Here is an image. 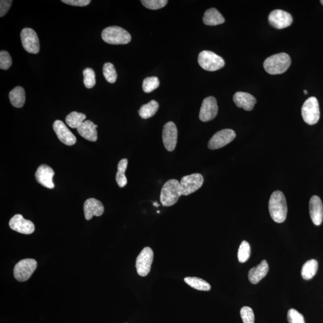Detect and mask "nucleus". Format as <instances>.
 Here are the masks:
<instances>
[{
  "instance_id": "f257e3e1",
  "label": "nucleus",
  "mask_w": 323,
  "mask_h": 323,
  "mask_svg": "<svg viewBox=\"0 0 323 323\" xmlns=\"http://www.w3.org/2000/svg\"><path fill=\"white\" fill-rule=\"evenodd\" d=\"M269 211L272 220L278 224H281L286 219L287 202L281 191H275L272 194L269 202Z\"/></svg>"
},
{
  "instance_id": "f03ea898",
  "label": "nucleus",
  "mask_w": 323,
  "mask_h": 323,
  "mask_svg": "<svg viewBox=\"0 0 323 323\" xmlns=\"http://www.w3.org/2000/svg\"><path fill=\"white\" fill-rule=\"evenodd\" d=\"M291 59L287 53H281L269 56L263 63V67L268 73L272 75L285 73L290 67Z\"/></svg>"
},
{
  "instance_id": "7ed1b4c3",
  "label": "nucleus",
  "mask_w": 323,
  "mask_h": 323,
  "mask_svg": "<svg viewBox=\"0 0 323 323\" xmlns=\"http://www.w3.org/2000/svg\"><path fill=\"white\" fill-rule=\"evenodd\" d=\"M182 195L180 182L171 179L163 186L161 192V202L163 206H171L176 203Z\"/></svg>"
},
{
  "instance_id": "20e7f679",
  "label": "nucleus",
  "mask_w": 323,
  "mask_h": 323,
  "mask_svg": "<svg viewBox=\"0 0 323 323\" xmlns=\"http://www.w3.org/2000/svg\"><path fill=\"white\" fill-rule=\"evenodd\" d=\"M101 37L105 43L111 45H127L131 40V34L124 28L118 26L105 28Z\"/></svg>"
},
{
  "instance_id": "39448f33",
  "label": "nucleus",
  "mask_w": 323,
  "mask_h": 323,
  "mask_svg": "<svg viewBox=\"0 0 323 323\" xmlns=\"http://www.w3.org/2000/svg\"><path fill=\"white\" fill-rule=\"evenodd\" d=\"M198 63L203 70L214 71L220 70L225 64L224 59L215 53L203 51L198 56Z\"/></svg>"
},
{
  "instance_id": "423d86ee",
  "label": "nucleus",
  "mask_w": 323,
  "mask_h": 323,
  "mask_svg": "<svg viewBox=\"0 0 323 323\" xmlns=\"http://www.w3.org/2000/svg\"><path fill=\"white\" fill-rule=\"evenodd\" d=\"M302 116L303 121L309 125H315L319 121L320 112L317 99L310 97L304 102L302 108Z\"/></svg>"
},
{
  "instance_id": "0eeeda50",
  "label": "nucleus",
  "mask_w": 323,
  "mask_h": 323,
  "mask_svg": "<svg viewBox=\"0 0 323 323\" xmlns=\"http://www.w3.org/2000/svg\"><path fill=\"white\" fill-rule=\"evenodd\" d=\"M36 260L33 259H26L16 264L14 274L16 280L24 282L28 280L37 268Z\"/></svg>"
},
{
  "instance_id": "6e6552de",
  "label": "nucleus",
  "mask_w": 323,
  "mask_h": 323,
  "mask_svg": "<svg viewBox=\"0 0 323 323\" xmlns=\"http://www.w3.org/2000/svg\"><path fill=\"white\" fill-rule=\"evenodd\" d=\"M154 253L151 248L145 247L138 256L136 260V269L138 274L146 277L151 270Z\"/></svg>"
},
{
  "instance_id": "1a4fd4ad",
  "label": "nucleus",
  "mask_w": 323,
  "mask_h": 323,
  "mask_svg": "<svg viewBox=\"0 0 323 323\" xmlns=\"http://www.w3.org/2000/svg\"><path fill=\"white\" fill-rule=\"evenodd\" d=\"M21 38L24 48L27 52L37 54L40 51V42L36 31L31 28H24L21 31Z\"/></svg>"
},
{
  "instance_id": "9d476101",
  "label": "nucleus",
  "mask_w": 323,
  "mask_h": 323,
  "mask_svg": "<svg viewBox=\"0 0 323 323\" xmlns=\"http://www.w3.org/2000/svg\"><path fill=\"white\" fill-rule=\"evenodd\" d=\"M203 183L201 174L195 173L183 177L180 181L182 195L187 196L195 192L202 187Z\"/></svg>"
},
{
  "instance_id": "9b49d317",
  "label": "nucleus",
  "mask_w": 323,
  "mask_h": 323,
  "mask_svg": "<svg viewBox=\"0 0 323 323\" xmlns=\"http://www.w3.org/2000/svg\"><path fill=\"white\" fill-rule=\"evenodd\" d=\"M236 134L231 129H225L218 132L209 141L208 147L209 149L216 150L228 145L235 139Z\"/></svg>"
},
{
  "instance_id": "f8f14e48",
  "label": "nucleus",
  "mask_w": 323,
  "mask_h": 323,
  "mask_svg": "<svg viewBox=\"0 0 323 323\" xmlns=\"http://www.w3.org/2000/svg\"><path fill=\"white\" fill-rule=\"evenodd\" d=\"M178 131L176 125L172 122H169L163 128L162 140L165 148L168 152L174 151L177 143Z\"/></svg>"
},
{
  "instance_id": "ddd939ff",
  "label": "nucleus",
  "mask_w": 323,
  "mask_h": 323,
  "mask_svg": "<svg viewBox=\"0 0 323 323\" xmlns=\"http://www.w3.org/2000/svg\"><path fill=\"white\" fill-rule=\"evenodd\" d=\"M217 100L213 96L207 97L203 99L199 112V119L206 122L214 119L218 114Z\"/></svg>"
},
{
  "instance_id": "4468645a",
  "label": "nucleus",
  "mask_w": 323,
  "mask_h": 323,
  "mask_svg": "<svg viewBox=\"0 0 323 323\" xmlns=\"http://www.w3.org/2000/svg\"><path fill=\"white\" fill-rule=\"evenodd\" d=\"M9 227L17 233L30 235L35 231V226L30 221L25 219L21 214H16L9 222Z\"/></svg>"
},
{
  "instance_id": "2eb2a0df",
  "label": "nucleus",
  "mask_w": 323,
  "mask_h": 323,
  "mask_svg": "<svg viewBox=\"0 0 323 323\" xmlns=\"http://www.w3.org/2000/svg\"><path fill=\"white\" fill-rule=\"evenodd\" d=\"M268 20L272 27L280 30L289 27L293 23L291 15L282 10L271 12L269 15Z\"/></svg>"
},
{
  "instance_id": "dca6fc26",
  "label": "nucleus",
  "mask_w": 323,
  "mask_h": 323,
  "mask_svg": "<svg viewBox=\"0 0 323 323\" xmlns=\"http://www.w3.org/2000/svg\"><path fill=\"white\" fill-rule=\"evenodd\" d=\"M54 130L58 139L67 146H73L76 143V138L71 133L63 122L59 120L55 121L53 125Z\"/></svg>"
},
{
  "instance_id": "f3484780",
  "label": "nucleus",
  "mask_w": 323,
  "mask_h": 323,
  "mask_svg": "<svg viewBox=\"0 0 323 323\" xmlns=\"http://www.w3.org/2000/svg\"><path fill=\"white\" fill-rule=\"evenodd\" d=\"M55 172L51 167L47 165H42L37 169L36 172V180L39 184L48 189H53L55 187L53 183V177Z\"/></svg>"
},
{
  "instance_id": "a211bd4d",
  "label": "nucleus",
  "mask_w": 323,
  "mask_h": 323,
  "mask_svg": "<svg viewBox=\"0 0 323 323\" xmlns=\"http://www.w3.org/2000/svg\"><path fill=\"white\" fill-rule=\"evenodd\" d=\"M84 217L87 221H90L93 216H101L104 211V207L101 201L95 198L87 199L84 203Z\"/></svg>"
},
{
  "instance_id": "6ab92c4d",
  "label": "nucleus",
  "mask_w": 323,
  "mask_h": 323,
  "mask_svg": "<svg viewBox=\"0 0 323 323\" xmlns=\"http://www.w3.org/2000/svg\"><path fill=\"white\" fill-rule=\"evenodd\" d=\"M309 213L313 224L319 226L323 220V206L318 196H313L309 201Z\"/></svg>"
},
{
  "instance_id": "aec40b11",
  "label": "nucleus",
  "mask_w": 323,
  "mask_h": 323,
  "mask_svg": "<svg viewBox=\"0 0 323 323\" xmlns=\"http://www.w3.org/2000/svg\"><path fill=\"white\" fill-rule=\"evenodd\" d=\"M233 99L238 107L242 108L246 111H252L256 103L255 97L246 92L235 93Z\"/></svg>"
},
{
  "instance_id": "412c9836",
  "label": "nucleus",
  "mask_w": 323,
  "mask_h": 323,
  "mask_svg": "<svg viewBox=\"0 0 323 323\" xmlns=\"http://www.w3.org/2000/svg\"><path fill=\"white\" fill-rule=\"evenodd\" d=\"M97 127L98 126L94 124L92 121H86L77 128V130L78 133L84 139L89 140L90 142H95L98 139Z\"/></svg>"
},
{
  "instance_id": "4be33fe9",
  "label": "nucleus",
  "mask_w": 323,
  "mask_h": 323,
  "mask_svg": "<svg viewBox=\"0 0 323 323\" xmlns=\"http://www.w3.org/2000/svg\"><path fill=\"white\" fill-rule=\"evenodd\" d=\"M269 271V265L266 260L262 261L256 267L250 269L249 272V279L251 283L256 284L265 277Z\"/></svg>"
},
{
  "instance_id": "5701e85b",
  "label": "nucleus",
  "mask_w": 323,
  "mask_h": 323,
  "mask_svg": "<svg viewBox=\"0 0 323 323\" xmlns=\"http://www.w3.org/2000/svg\"><path fill=\"white\" fill-rule=\"evenodd\" d=\"M203 23L206 26H216L225 23V18L217 9L211 8L207 10L203 15Z\"/></svg>"
},
{
  "instance_id": "b1692460",
  "label": "nucleus",
  "mask_w": 323,
  "mask_h": 323,
  "mask_svg": "<svg viewBox=\"0 0 323 323\" xmlns=\"http://www.w3.org/2000/svg\"><path fill=\"white\" fill-rule=\"evenodd\" d=\"M9 99H10L12 105L17 108H21L26 102V92L23 87L17 86L12 89L9 93Z\"/></svg>"
},
{
  "instance_id": "393cba45",
  "label": "nucleus",
  "mask_w": 323,
  "mask_h": 323,
  "mask_svg": "<svg viewBox=\"0 0 323 323\" xmlns=\"http://www.w3.org/2000/svg\"><path fill=\"white\" fill-rule=\"evenodd\" d=\"M318 262L315 259L307 261L302 266L301 275L304 280H309L312 279L316 274L318 270Z\"/></svg>"
},
{
  "instance_id": "a878e982",
  "label": "nucleus",
  "mask_w": 323,
  "mask_h": 323,
  "mask_svg": "<svg viewBox=\"0 0 323 323\" xmlns=\"http://www.w3.org/2000/svg\"><path fill=\"white\" fill-rule=\"evenodd\" d=\"M159 103L155 100H152L149 102L141 106L139 111L140 117L146 119L154 116L159 109Z\"/></svg>"
},
{
  "instance_id": "bb28decb",
  "label": "nucleus",
  "mask_w": 323,
  "mask_h": 323,
  "mask_svg": "<svg viewBox=\"0 0 323 323\" xmlns=\"http://www.w3.org/2000/svg\"><path fill=\"white\" fill-rule=\"evenodd\" d=\"M128 161L127 159H122L119 162L118 165V172L116 180H117L118 186L120 187H124L128 183V180L125 176V171L128 167Z\"/></svg>"
},
{
  "instance_id": "cd10ccee",
  "label": "nucleus",
  "mask_w": 323,
  "mask_h": 323,
  "mask_svg": "<svg viewBox=\"0 0 323 323\" xmlns=\"http://www.w3.org/2000/svg\"><path fill=\"white\" fill-rule=\"evenodd\" d=\"M185 283L194 289L200 291H209L211 285L205 280L197 277H188L184 278Z\"/></svg>"
},
{
  "instance_id": "c85d7f7f",
  "label": "nucleus",
  "mask_w": 323,
  "mask_h": 323,
  "mask_svg": "<svg viewBox=\"0 0 323 323\" xmlns=\"http://www.w3.org/2000/svg\"><path fill=\"white\" fill-rule=\"evenodd\" d=\"M86 118V115L76 112H71L65 118L66 123L71 128L79 127Z\"/></svg>"
},
{
  "instance_id": "c756f323",
  "label": "nucleus",
  "mask_w": 323,
  "mask_h": 323,
  "mask_svg": "<svg viewBox=\"0 0 323 323\" xmlns=\"http://www.w3.org/2000/svg\"><path fill=\"white\" fill-rule=\"evenodd\" d=\"M103 75L105 80L110 83H114L117 80L118 74L114 65L110 62L105 63L103 67Z\"/></svg>"
},
{
  "instance_id": "7c9ffc66",
  "label": "nucleus",
  "mask_w": 323,
  "mask_h": 323,
  "mask_svg": "<svg viewBox=\"0 0 323 323\" xmlns=\"http://www.w3.org/2000/svg\"><path fill=\"white\" fill-rule=\"evenodd\" d=\"M251 253L250 246L249 243L243 241L238 250V258L240 263H245L249 259Z\"/></svg>"
},
{
  "instance_id": "2f4dec72",
  "label": "nucleus",
  "mask_w": 323,
  "mask_h": 323,
  "mask_svg": "<svg viewBox=\"0 0 323 323\" xmlns=\"http://www.w3.org/2000/svg\"><path fill=\"white\" fill-rule=\"evenodd\" d=\"M83 74L84 86L88 89L92 88L96 84L95 71H94L92 68H87L84 69L83 71Z\"/></svg>"
},
{
  "instance_id": "473e14b6",
  "label": "nucleus",
  "mask_w": 323,
  "mask_h": 323,
  "mask_svg": "<svg viewBox=\"0 0 323 323\" xmlns=\"http://www.w3.org/2000/svg\"><path fill=\"white\" fill-rule=\"evenodd\" d=\"M160 82L157 77H147L143 80V89L144 92L150 93L159 86Z\"/></svg>"
},
{
  "instance_id": "72a5a7b5",
  "label": "nucleus",
  "mask_w": 323,
  "mask_h": 323,
  "mask_svg": "<svg viewBox=\"0 0 323 323\" xmlns=\"http://www.w3.org/2000/svg\"><path fill=\"white\" fill-rule=\"evenodd\" d=\"M142 5L147 9L151 10H158L164 8L167 5V0H143L141 1Z\"/></svg>"
},
{
  "instance_id": "f704fd0d",
  "label": "nucleus",
  "mask_w": 323,
  "mask_h": 323,
  "mask_svg": "<svg viewBox=\"0 0 323 323\" xmlns=\"http://www.w3.org/2000/svg\"><path fill=\"white\" fill-rule=\"evenodd\" d=\"M241 318L244 323H255V314L249 306H244L240 311Z\"/></svg>"
},
{
  "instance_id": "c9c22d12",
  "label": "nucleus",
  "mask_w": 323,
  "mask_h": 323,
  "mask_svg": "<svg viewBox=\"0 0 323 323\" xmlns=\"http://www.w3.org/2000/svg\"><path fill=\"white\" fill-rule=\"evenodd\" d=\"M287 321L289 323H305L303 315L294 309L288 310Z\"/></svg>"
},
{
  "instance_id": "e433bc0d",
  "label": "nucleus",
  "mask_w": 323,
  "mask_h": 323,
  "mask_svg": "<svg viewBox=\"0 0 323 323\" xmlns=\"http://www.w3.org/2000/svg\"><path fill=\"white\" fill-rule=\"evenodd\" d=\"M12 64L11 56L7 51H2L0 52V68L2 70H8Z\"/></svg>"
},
{
  "instance_id": "4c0bfd02",
  "label": "nucleus",
  "mask_w": 323,
  "mask_h": 323,
  "mask_svg": "<svg viewBox=\"0 0 323 323\" xmlns=\"http://www.w3.org/2000/svg\"><path fill=\"white\" fill-rule=\"evenodd\" d=\"M12 4L11 0H2L0 2V17H4L8 13Z\"/></svg>"
},
{
  "instance_id": "58836bf2",
  "label": "nucleus",
  "mask_w": 323,
  "mask_h": 323,
  "mask_svg": "<svg viewBox=\"0 0 323 323\" xmlns=\"http://www.w3.org/2000/svg\"><path fill=\"white\" fill-rule=\"evenodd\" d=\"M62 2L68 5L84 7L89 5L91 1L90 0H62Z\"/></svg>"
},
{
  "instance_id": "ea45409f",
  "label": "nucleus",
  "mask_w": 323,
  "mask_h": 323,
  "mask_svg": "<svg viewBox=\"0 0 323 323\" xmlns=\"http://www.w3.org/2000/svg\"><path fill=\"white\" fill-rule=\"evenodd\" d=\"M303 92H304V93L305 94V95H306V94L308 93V91H307L306 90H304Z\"/></svg>"
},
{
  "instance_id": "a19ab883",
  "label": "nucleus",
  "mask_w": 323,
  "mask_h": 323,
  "mask_svg": "<svg viewBox=\"0 0 323 323\" xmlns=\"http://www.w3.org/2000/svg\"><path fill=\"white\" fill-rule=\"evenodd\" d=\"M154 205L156 206H158L159 205L158 204V203L155 202L154 203Z\"/></svg>"
},
{
  "instance_id": "79ce46f5",
  "label": "nucleus",
  "mask_w": 323,
  "mask_h": 323,
  "mask_svg": "<svg viewBox=\"0 0 323 323\" xmlns=\"http://www.w3.org/2000/svg\"><path fill=\"white\" fill-rule=\"evenodd\" d=\"M320 3H321V5H323V0H321V1H320Z\"/></svg>"
}]
</instances>
